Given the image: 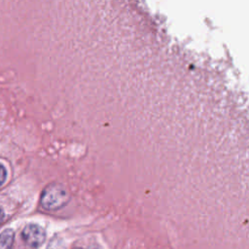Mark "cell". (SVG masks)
Instances as JSON below:
<instances>
[{
    "label": "cell",
    "mask_w": 249,
    "mask_h": 249,
    "mask_svg": "<svg viewBox=\"0 0 249 249\" xmlns=\"http://www.w3.org/2000/svg\"><path fill=\"white\" fill-rule=\"evenodd\" d=\"M69 199L66 189L57 183L48 185L41 196V205L46 210H57L63 207Z\"/></svg>",
    "instance_id": "obj_1"
},
{
    "label": "cell",
    "mask_w": 249,
    "mask_h": 249,
    "mask_svg": "<svg viewBox=\"0 0 249 249\" xmlns=\"http://www.w3.org/2000/svg\"><path fill=\"white\" fill-rule=\"evenodd\" d=\"M21 237L25 244H27L29 247L37 248L45 241L46 233L42 227L35 224H30L25 226V228L22 230Z\"/></svg>",
    "instance_id": "obj_2"
},
{
    "label": "cell",
    "mask_w": 249,
    "mask_h": 249,
    "mask_svg": "<svg viewBox=\"0 0 249 249\" xmlns=\"http://www.w3.org/2000/svg\"><path fill=\"white\" fill-rule=\"evenodd\" d=\"M15 233L12 230L8 229L0 233V249H11L14 243Z\"/></svg>",
    "instance_id": "obj_3"
},
{
    "label": "cell",
    "mask_w": 249,
    "mask_h": 249,
    "mask_svg": "<svg viewBox=\"0 0 249 249\" xmlns=\"http://www.w3.org/2000/svg\"><path fill=\"white\" fill-rule=\"evenodd\" d=\"M6 177H7L6 168L0 163V186L3 185V183H4L5 180H6Z\"/></svg>",
    "instance_id": "obj_4"
},
{
    "label": "cell",
    "mask_w": 249,
    "mask_h": 249,
    "mask_svg": "<svg viewBox=\"0 0 249 249\" xmlns=\"http://www.w3.org/2000/svg\"><path fill=\"white\" fill-rule=\"evenodd\" d=\"M3 219H4V212H3V210L0 208V224L3 222Z\"/></svg>",
    "instance_id": "obj_5"
},
{
    "label": "cell",
    "mask_w": 249,
    "mask_h": 249,
    "mask_svg": "<svg viewBox=\"0 0 249 249\" xmlns=\"http://www.w3.org/2000/svg\"><path fill=\"white\" fill-rule=\"evenodd\" d=\"M75 249H82V248H75Z\"/></svg>",
    "instance_id": "obj_6"
}]
</instances>
